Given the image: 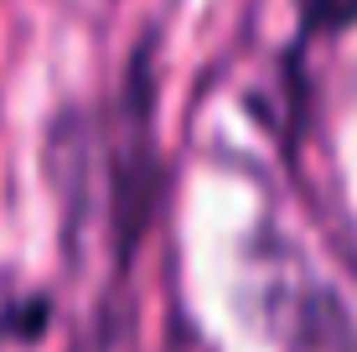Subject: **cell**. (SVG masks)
I'll list each match as a JSON object with an SVG mask.
<instances>
[{
	"instance_id": "obj_1",
	"label": "cell",
	"mask_w": 357,
	"mask_h": 352,
	"mask_svg": "<svg viewBox=\"0 0 357 352\" xmlns=\"http://www.w3.org/2000/svg\"><path fill=\"white\" fill-rule=\"evenodd\" d=\"M295 10L311 31H342L357 21V0H295Z\"/></svg>"
}]
</instances>
